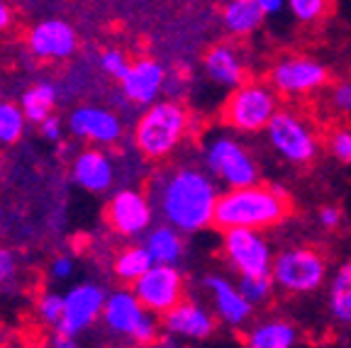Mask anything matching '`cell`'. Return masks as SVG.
<instances>
[{
	"instance_id": "32",
	"label": "cell",
	"mask_w": 351,
	"mask_h": 348,
	"mask_svg": "<svg viewBox=\"0 0 351 348\" xmlns=\"http://www.w3.org/2000/svg\"><path fill=\"white\" fill-rule=\"evenodd\" d=\"M39 314H42L44 321H49V324H54V327H59L61 316H64V297L56 293H49L44 295L42 299H39Z\"/></svg>"
},
{
	"instance_id": "41",
	"label": "cell",
	"mask_w": 351,
	"mask_h": 348,
	"mask_svg": "<svg viewBox=\"0 0 351 348\" xmlns=\"http://www.w3.org/2000/svg\"><path fill=\"white\" fill-rule=\"evenodd\" d=\"M10 25V8L5 5V3H0V32Z\"/></svg>"
},
{
	"instance_id": "36",
	"label": "cell",
	"mask_w": 351,
	"mask_h": 348,
	"mask_svg": "<svg viewBox=\"0 0 351 348\" xmlns=\"http://www.w3.org/2000/svg\"><path fill=\"white\" fill-rule=\"evenodd\" d=\"M12 275H15V256H12V251L0 246V283L10 280Z\"/></svg>"
},
{
	"instance_id": "12",
	"label": "cell",
	"mask_w": 351,
	"mask_h": 348,
	"mask_svg": "<svg viewBox=\"0 0 351 348\" xmlns=\"http://www.w3.org/2000/svg\"><path fill=\"white\" fill-rule=\"evenodd\" d=\"M152 200L137 190H120L108 205V224L122 236H139L152 224Z\"/></svg>"
},
{
	"instance_id": "15",
	"label": "cell",
	"mask_w": 351,
	"mask_h": 348,
	"mask_svg": "<svg viewBox=\"0 0 351 348\" xmlns=\"http://www.w3.org/2000/svg\"><path fill=\"white\" fill-rule=\"evenodd\" d=\"M166 83V71L159 61L137 59L130 66L127 76L122 78V92L125 98L137 105H154L156 95Z\"/></svg>"
},
{
	"instance_id": "4",
	"label": "cell",
	"mask_w": 351,
	"mask_h": 348,
	"mask_svg": "<svg viewBox=\"0 0 351 348\" xmlns=\"http://www.w3.org/2000/svg\"><path fill=\"white\" fill-rule=\"evenodd\" d=\"M278 110V98H276L274 88L263 86V83H244L237 90H232L222 114L232 129L256 134L271 125Z\"/></svg>"
},
{
	"instance_id": "43",
	"label": "cell",
	"mask_w": 351,
	"mask_h": 348,
	"mask_svg": "<svg viewBox=\"0 0 351 348\" xmlns=\"http://www.w3.org/2000/svg\"><path fill=\"white\" fill-rule=\"evenodd\" d=\"M0 348H15V346H0Z\"/></svg>"
},
{
	"instance_id": "40",
	"label": "cell",
	"mask_w": 351,
	"mask_h": 348,
	"mask_svg": "<svg viewBox=\"0 0 351 348\" xmlns=\"http://www.w3.org/2000/svg\"><path fill=\"white\" fill-rule=\"evenodd\" d=\"M147 348H181V343L176 341L173 336H161V338H156L154 343H149Z\"/></svg>"
},
{
	"instance_id": "1",
	"label": "cell",
	"mask_w": 351,
	"mask_h": 348,
	"mask_svg": "<svg viewBox=\"0 0 351 348\" xmlns=\"http://www.w3.org/2000/svg\"><path fill=\"white\" fill-rule=\"evenodd\" d=\"M152 200L169 227L181 234H195L215 224L219 192L205 171L166 169L152 183Z\"/></svg>"
},
{
	"instance_id": "38",
	"label": "cell",
	"mask_w": 351,
	"mask_h": 348,
	"mask_svg": "<svg viewBox=\"0 0 351 348\" xmlns=\"http://www.w3.org/2000/svg\"><path fill=\"white\" fill-rule=\"evenodd\" d=\"M51 273H54V277H59V280H66V277L73 273V263L69 261V258H56V261L51 263Z\"/></svg>"
},
{
	"instance_id": "14",
	"label": "cell",
	"mask_w": 351,
	"mask_h": 348,
	"mask_svg": "<svg viewBox=\"0 0 351 348\" xmlns=\"http://www.w3.org/2000/svg\"><path fill=\"white\" fill-rule=\"evenodd\" d=\"M69 129L93 144H112L120 139L122 125L115 112L105 108H76L69 117Z\"/></svg>"
},
{
	"instance_id": "30",
	"label": "cell",
	"mask_w": 351,
	"mask_h": 348,
	"mask_svg": "<svg viewBox=\"0 0 351 348\" xmlns=\"http://www.w3.org/2000/svg\"><path fill=\"white\" fill-rule=\"evenodd\" d=\"M329 151L337 161L351 166V129L349 127H339L329 134Z\"/></svg>"
},
{
	"instance_id": "18",
	"label": "cell",
	"mask_w": 351,
	"mask_h": 348,
	"mask_svg": "<svg viewBox=\"0 0 351 348\" xmlns=\"http://www.w3.org/2000/svg\"><path fill=\"white\" fill-rule=\"evenodd\" d=\"M205 76L213 83H217L219 88H230L237 90L239 86H244V61L241 54L232 47V44H215L213 49H208L203 59Z\"/></svg>"
},
{
	"instance_id": "28",
	"label": "cell",
	"mask_w": 351,
	"mask_h": 348,
	"mask_svg": "<svg viewBox=\"0 0 351 348\" xmlns=\"http://www.w3.org/2000/svg\"><path fill=\"white\" fill-rule=\"evenodd\" d=\"M25 129V112L12 103H0V142L12 144Z\"/></svg>"
},
{
	"instance_id": "23",
	"label": "cell",
	"mask_w": 351,
	"mask_h": 348,
	"mask_svg": "<svg viewBox=\"0 0 351 348\" xmlns=\"http://www.w3.org/2000/svg\"><path fill=\"white\" fill-rule=\"evenodd\" d=\"M147 251L152 253L154 266H173L181 261L183 256V239L181 232H176L169 224H161V227L152 229L147 236Z\"/></svg>"
},
{
	"instance_id": "22",
	"label": "cell",
	"mask_w": 351,
	"mask_h": 348,
	"mask_svg": "<svg viewBox=\"0 0 351 348\" xmlns=\"http://www.w3.org/2000/svg\"><path fill=\"white\" fill-rule=\"evenodd\" d=\"M298 343V332L291 321L266 319L249 332L247 348H293Z\"/></svg>"
},
{
	"instance_id": "11",
	"label": "cell",
	"mask_w": 351,
	"mask_h": 348,
	"mask_svg": "<svg viewBox=\"0 0 351 348\" xmlns=\"http://www.w3.org/2000/svg\"><path fill=\"white\" fill-rule=\"evenodd\" d=\"M105 297L103 288L93 283H83L73 288L71 293L64 297V316H61L56 334L64 338H73L88 329L105 312Z\"/></svg>"
},
{
	"instance_id": "7",
	"label": "cell",
	"mask_w": 351,
	"mask_h": 348,
	"mask_svg": "<svg viewBox=\"0 0 351 348\" xmlns=\"http://www.w3.org/2000/svg\"><path fill=\"white\" fill-rule=\"evenodd\" d=\"M266 136L271 149L288 164L302 166L317 156V136L313 127L291 110H278V114L266 127Z\"/></svg>"
},
{
	"instance_id": "8",
	"label": "cell",
	"mask_w": 351,
	"mask_h": 348,
	"mask_svg": "<svg viewBox=\"0 0 351 348\" xmlns=\"http://www.w3.org/2000/svg\"><path fill=\"white\" fill-rule=\"evenodd\" d=\"M222 251H225L230 266L239 273L241 277L247 275H269L274 268V253L261 232L252 229H230L222 236Z\"/></svg>"
},
{
	"instance_id": "16",
	"label": "cell",
	"mask_w": 351,
	"mask_h": 348,
	"mask_svg": "<svg viewBox=\"0 0 351 348\" xmlns=\"http://www.w3.org/2000/svg\"><path fill=\"white\" fill-rule=\"evenodd\" d=\"M203 285L208 288L210 297L215 302V312L225 324L230 327H244L254 314V307L249 305L244 295L239 293L237 285H232L227 277L222 275H208L203 280Z\"/></svg>"
},
{
	"instance_id": "3",
	"label": "cell",
	"mask_w": 351,
	"mask_h": 348,
	"mask_svg": "<svg viewBox=\"0 0 351 348\" xmlns=\"http://www.w3.org/2000/svg\"><path fill=\"white\" fill-rule=\"evenodd\" d=\"M188 132V112L173 100L154 103L139 117L134 129V144L147 158H166L183 142Z\"/></svg>"
},
{
	"instance_id": "26",
	"label": "cell",
	"mask_w": 351,
	"mask_h": 348,
	"mask_svg": "<svg viewBox=\"0 0 351 348\" xmlns=\"http://www.w3.org/2000/svg\"><path fill=\"white\" fill-rule=\"evenodd\" d=\"M329 310L335 314L337 321L351 324V261L337 271L332 277V288H329Z\"/></svg>"
},
{
	"instance_id": "2",
	"label": "cell",
	"mask_w": 351,
	"mask_h": 348,
	"mask_svg": "<svg viewBox=\"0 0 351 348\" xmlns=\"http://www.w3.org/2000/svg\"><path fill=\"white\" fill-rule=\"evenodd\" d=\"M291 202L278 185H252L241 190H227L219 195L215 210V227L225 229H252L261 232L288 214Z\"/></svg>"
},
{
	"instance_id": "20",
	"label": "cell",
	"mask_w": 351,
	"mask_h": 348,
	"mask_svg": "<svg viewBox=\"0 0 351 348\" xmlns=\"http://www.w3.org/2000/svg\"><path fill=\"white\" fill-rule=\"evenodd\" d=\"M73 180L88 192H103L112 185V164L98 149H86L73 161Z\"/></svg>"
},
{
	"instance_id": "24",
	"label": "cell",
	"mask_w": 351,
	"mask_h": 348,
	"mask_svg": "<svg viewBox=\"0 0 351 348\" xmlns=\"http://www.w3.org/2000/svg\"><path fill=\"white\" fill-rule=\"evenodd\" d=\"M152 268H154V258L147 251V246H130V249H125L120 256L115 258L112 271H115V275L120 277V280L134 285L137 280H142Z\"/></svg>"
},
{
	"instance_id": "42",
	"label": "cell",
	"mask_w": 351,
	"mask_h": 348,
	"mask_svg": "<svg viewBox=\"0 0 351 348\" xmlns=\"http://www.w3.org/2000/svg\"><path fill=\"white\" fill-rule=\"evenodd\" d=\"M54 348H78V346H76V341H73V338H64V336H59V334H56Z\"/></svg>"
},
{
	"instance_id": "37",
	"label": "cell",
	"mask_w": 351,
	"mask_h": 348,
	"mask_svg": "<svg viewBox=\"0 0 351 348\" xmlns=\"http://www.w3.org/2000/svg\"><path fill=\"white\" fill-rule=\"evenodd\" d=\"M42 134L47 136V139H51V142H56L61 136V120L56 114H51L47 122H42Z\"/></svg>"
},
{
	"instance_id": "13",
	"label": "cell",
	"mask_w": 351,
	"mask_h": 348,
	"mask_svg": "<svg viewBox=\"0 0 351 348\" xmlns=\"http://www.w3.org/2000/svg\"><path fill=\"white\" fill-rule=\"evenodd\" d=\"M29 51L37 59H69L76 51V29L64 20H44L27 34Z\"/></svg>"
},
{
	"instance_id": "27",
	"label": "cell",
	"mask_w": 351,
	"mask_h": 348,
	"mask_svg": "<svg viewBox=\"0 0 351 348\" xmlns=\"http://www.w3.org/2000/svg\"><path fill=\"white\" fill-rule=\"evenodd\" d=\"M274 277L269 275H247V277H239V283H237V288H239V293L244 295V299H247L249 305L256 307V305H263L266 299L271 297V293H274Z\"/></svg>"
},
{
	"instance_id": "5",
	"label": "cell",
	"mask_w": 351,
	"mask_h": 348,
	"mask_svg": "<svg viewBox=\"0 0 351 348\" xmlns=\"http://www.w3.org/2000/svg\"><path fill=\"white\" fill-rule=\"evenodd\" d=\"M205 166L230 190H241V188L258 185L256 161L249 153V149L241 142H237L234 136H213L208 147H205Z\"/></svg>"
},
{
	"instance_id": "34",
	"label": "cell",
	"mask_w": 351,
	"mask_h": 348,
	"mask_svg": "<svg viewBox=\"0 0 351 348\" xmlns=\"http://www.w3.org/2000/svg\"><path fill=\"white\" fill-rule=\"evenodd\" d=\"M332 105L339 112L351 114V81H344L332 90Z\"/></svg>"
},
{
	"instance_id": "29",
	"label": "cell",
	"mask_w": 351,
	"mask_h": 348,
	"mask_svg": "<svg viewBox=\"0 0 351 348\" xmlns=\"http://www.w3.org/2000/svg\"><path fill=\"white\" fill-rule=\"evenodd\" d=\"M288 10L293 12L298 22H315L324 15L327 10V3L324 0H291L288 3Z\"/></svg>"
},
{
	"instance_id": "33",
	"label": "cell",
	"mask_w": 351,
	"mask_h": 348,
	"mask_svg": "<svg viewBox=\"0 0 351 348\" xmlns=\"http://www.w3.org/2000/svg\"><path fill=\"white\" fill-rule=\"evenodd\" d=\"M137 343H142V346H149V343H154L156 338H159V321H156V316L154 314H144L142 321L137 324V329L132 332V336Z\"/></svg>"
},
{
	"instance_id": "39",
	"label": "cell",
	"mask_w": 351,
	"mask_h": 348,
	"mask_svg": "<svg viewBox=\"0 0 351 348\" xmlns=\"http://www.w3.org/2000/svg\"><path fill=\"white\" fill-rule=\"evenodd\" d=\"M258 5H261L263 15L271 17V15H278L280 10H285L288 3H283V0H258Z\"/></svg>"
},
{
	"instance_id": "25",
	"label": "cell",
	"mask_w": 351,
	"mask_h": 348,
	"mask_svg": "<svg viewBox=\"0 0 351 348\" xmlns=\"http://www.w3.org/2000/svg\"><path fill=\"white\" fill-rule=\"evenodd\" d=\"M56 105V88L49 83H37V86L27 88L22 95V112L25 120L29 122H47L51 117V110Z\"/></svg>"
},
{
	"instance_id": "6",
	"label": "cell",
	"mask_w": 351,
	"mask_h": 348,
	"mask_svg": "<svg viewBox=\"0 0 351 348\" xmlns=\"http://www.w3.org/2000/svg\"><path fill=\"white\" fill-rule=\"evenodd\" d=\"M324 275H327V261L317 249H310V246L280 251L271 268L274 283L298 295L317 290L324 283Z\"/></svg>"
},
{
	"instance_id": "31",
	"label": "cell",
	"mask_w": 351,
	"mask_h": 348,
	"mask_svg": "<svg viewBox=\"0 0 351 348\" xmlns=\"http://www.w3.org/2000/svg\"><path fill=\"white\" fill-rule=\"evenodd\" d=\"M100 66H103V71L108 73V76L117 78V81L122 83V78L127 76V71H130V61H127L125 51L120 49H108L103 56H100Z\"/></svg>"
},
{
	"instance_id": "9",
	"label": "cell",
	"mask_w": 351,
	"mask_h": 348,
	"mask_svg": "<svg viewBox=\"0 0 351 348\" xmlns=\"http://www.w3.org/2000/svg\"><path fill=\"white\" fill-rule=\"evenodd\" d=\"M134 295L149 314H169L183 302V275L173 266H154L134 283Z\"/></svg>"
},
{
	"instance_id": "21",
	"label": "cell",
	"mask_w": 351,
	"mask_h": 348,
	"mask_svg": "<svg viewBox=\"0 0 351 348\" xmlns=\"http://www.w3.org/2000/svg\"><path fill=\"white\" fill-rule=\"evenodd\" d=\"M263 15L258 0H232L222 8V25L232 37H249L263 25Z\"/></svg>"
},
{
	"instance_id": "19",
	"label": "cell",
	"mask_w": 351,
	"mask_h": 348,
	"mask_svg": "<svg viewBox=\"0 0 351 348\" xmlns=\"http://www.w3.org/2000/svg\"><path fill=\"white\" fill-rule=\"evenodd\" d=\"M144 314H147V310L142 307L137 295L127 293V290H117V293L110 295L108 302H105L103 319L110 332L132 336V332L137 329V324L142 321Z\"/></svg>"
},
{
	"instance_id": "10",
	"label": "cell",
	"mask_w": 351,
	"mask_h": 348,
	"mask_svg": "<svg viewBox=\"0 0 351 348\" xmlns=\"http://www.w3.org/2000/svg\"><path fill=\"white\" fill-rule=\"evenodd\" d=\"M271 86L283 95H307L315 92L329 81L327 66L310 56H285L271 69Z\"/></svg>"
},
{
	"instance_id": "35",
	"label": "cell",
	"mask_w": 351,
	"mask_h": 348,
	"mask_svg": "<svg viewBox=\"0 0 351 348\" xmlns=\"http://www.w3.org/2000/svg\"><path fill=\"white\" fill-rule=\"evenodd\" d=\"M319 224H322L324 229H337L341 224V212H339V207L335 205H324L319 207Z\"/></svg>"
},
{
	"instance_id": "17",
	"label": "cell",
	"mask_w": 351,
	"mask_h": 348,
	"mask_svg": "<svg viewBox=\"0 0 351 348\" xmlns=\"http://www.w3.org/2000/svg\"><path fill=\"white\" fill-rule=\"evenodd\" d=\"M164 329L171 336L203 341V338H208L215 332V319L200 302L183 299L181 305L173 307L169 314H164Z\"/></svg>"
}]
</instances>
